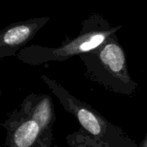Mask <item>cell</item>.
Listing matches in <instances>:
<instances>
[{
	"instance_id": "1",
	"label": "cell",
	"mask_w": 147,
	"mask_h": 147,
	"mask_svg": "<svg viewBox=\"0 0 147 147\" xmlns=\"http://www.w3.org/2000/svg\"><path fill=\"white\" fill-rule=\"evenodd\" d=\"M122 27V25L113 26L101 14L94 13L83 21L78 35L66 39L61 46L48 47L30 45L21 49L16 57L22 63L30 65L65 61L96 49Z\"/></svg>"
},
{
	"instance_id": "2",
	"label": "cell",
	"mask_w": 147,
	"mask_h": 147,
	"mask_svg": "<svg viewBox=\"0 0 147 147\" xmlns=\"http://www.w3.org/2000/svg\"><path fill=\"white\" fill-rule=\"evenodd\" d=\"M78 57L84 65L85 75L107 90L131 96L138 89V84L129 73L126 53L116 33L96 49Z\"/></svg>"
},
{
	"instance_id": "3",
	"label": "cell",
	"mask_w": 147,
	"mask_h": 147,
	"mask_svg": "<svg viewBox=\"0 0 147 147\" xmlns=\"http://www.w3.org/2000/svg\"><path fill=\"white\" fill-rule=\"evenodd\" d=\"M41 80L57 97L62 107L78 121L81 128L109 147H138L120 127L113 124L90 105L71 95L63 85L47 75H41Z\"/></svg>"
},
{
	"instance_id": "4",
	"label": "cell",
	"mask_w": 147,
	"mask_h": 147,
	"mask_svg": "<svg viewBox=\"0 0 147 147\" xmlns=\"http://www.w3.org/2000/svg\"><path fill=\"white\" fill-rule=\"evenodd\" d=\"M50 20L49 16L35 17L11 23L0 32V59L17 55Z\"/></svg>"
},
{
	"instance_id": "5",
	"label": "cell",
	"mask_w": 147,
	"mask_h": 147,
	"mask_svg": "<svg viewBox=\"0 0 147 147\" xmlns=\"http://www.w3.org/2000/svg\"><path fill=\"white\" fill-rule=\"evenodd\" d=\"M3 127L6 130L4 147H34L43 135L38 123L19 109L8 115Z\"/></svg>"
},
{
	"instance_id": "6",
	"label": "cell",
	"mask_w": 147,
	"mask_h": 147,
	"mask_svg": "<svg viewBox=\"0 0 147 147\" xmlns=\"http://www.w3.org/2000/svg\"><path fill=\"white\" fill-rule=\"evenodd\" d=\"M19 109L38 123L43 134L53 131L56 116L50 96L33 92L26 96Z\"/></svg>"
},
{
	"instance_id": "7",
	"label": "cell",
	"mask_w": 147,
	"mask_h": 147,
	"mask_svg": "<svg viewBox=\"0 0 147 147\" xmlns=\"http://www.w3.org/2000/svg\"><path fill=\"white\" fill-rule=\"evenodd\" d=\"M65 140L70 147H109L108 145L95 140L82 128L68 134Z\"/></svg>"
},
{
	"instance_id": "8",
	"label": "cell",
	"mask_w": 147,
	"mask_h": 147,
	"mask_svg": "<svg viewBox=\"0 0 147 147\" xmlns=\"http://www.w3.org/2000/svg\"><path fill=\"white\" fill-rule=\"evenodd\" d=\"M53 140V131L48 132L42 135V137L40 139V140L38 141V143L34 147H51Z\"/></svg>"
},
{
	"instance_id": "9",
	"label": "cell",
	"mask_w": 147,
	"mask_h": 147,
	"mask_svg": "<svg viewBox=\"0 0 147 147\" xmlns=\"http://www.w3.org/2000/svg\"><path fill=\"white\" fill-rule=\"evenodd\" d=\"M138 147H147V133L146 134V136H145V138L143 139V140L138 146Z\"/></svg>"
},
{
	"instance_id": "10",
	"label": "cell",
	"mask_w": 147,
	"mask_h": 147,
	"mask_svg": "<svg viewBox=\"0 0 147 147\" xmlns=\"http://www.w3.org/2000/svg\"><path fill=\"white\" fill-rule=\"evenodd\" d=\"M53 147H59V146H53Z\"/></svg>"
}]
</instances>
